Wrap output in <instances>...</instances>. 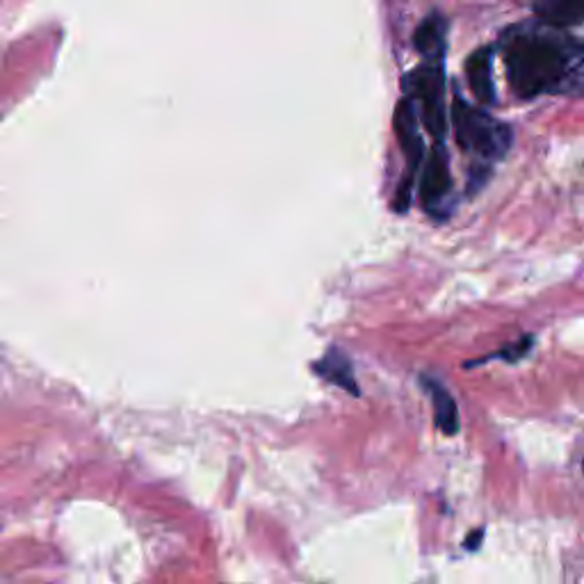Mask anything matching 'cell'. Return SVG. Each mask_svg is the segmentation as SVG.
<instances>
[{
  "mask_svg": "<svg viewBox=\"0 0 584 584\" xmlns=\"http://www.w3.org/2000/svg\"><path fill=\"white\" fill-rule=\"evenodd\" d=\"M577 47L569 35L538 30H513L503 41L507 78L521 99L553 94L571 76Z\"/></svg>",
  "mask_w": 584,
  "mask_h": 584,
  "instance_id": "obj_1",
  "label": "cell"
},
{
  "mask_svg": "<svg viewBox=\"0 0 584 584\" xmlns=\"http://www.w3.org/2000/svg\"><path fill=\"white\" fill-rule=\"evenodd\" d=\"M453 128L457 144L486 163L505 158L513 140L507 124L488 115L486 110L468 103L461 94L453 101Z\"/></svg>",
  "mask_w": 584,
  "mask_h": 584,
  "instance_id": "obj_2",
  "label": "cell"
},
{
  "mask_svg": "<svg viewBox=\"0 0 584 584\" xmlns=\"http://www.w3.org/2000/svg\"><path fill=\"white\" fill-rule=\"evenodd\" d=\"M402 87L407 97L420 107V119L427 132L434 135L436 140H443L447 132L443 60H424L404 78Z\"/></svg>",
  "mask_w": 584,
  "mask_h": 584,
  "instance_id": "obj_3",
  "label": "cell"
},
{
  "mask_svg": "<svg viewBox=\"0 0 584 584\" xmlns=\"http://www.w3.org/2000/svg\"><path fill=\"white\" fill-rule=\"evenodd\" d=\"M393 128H395V138L399 142V149L404 153V158H407V174L397 186V192L393 196V208L397 213H407L411 206V196H414V188H416V178L418 172H422V135H420V110L418 105L404 97L393 115Z\"/></svg>",
  "mask_w": 584,
  "mask_h": 584,
  "instance_id": "obj_4",
  "label": "cell"
},
{
  "mask_svg": "<svg viewBox=\"0 0 584 584\" xmlns=\"http://www.w3.org/2000/svg\"><path fill=\"white\" fill-rule=\"evenodd\" d=\"M420 204L427 215L436 219L450 213V194H453V174L450 158L441 142H436L427 153L422 172H420Z\"/></svg>",
  "mask_w": 584,
  "mask_h": 584,
  "instance_id": "obj_5",
  "label": "cell"
},
{
  "mask_svg": "<svg viewBox=\"0 0 584 584\" xmlns=\"http://www.w3.org/2000/svg\"><path fill=\"white\" fill-rule=\"evenodd\" d=\"M466 78L470 92L482 105H496V85H493V47H480L466 60Z\"/></svg>",
  "mask_w": 584,
  "mask_h": 584,
  "instance_id": "obj_6",
  "label": "cell"
},
{
  "mask_svg": "<svg viewBox=\"0 0 584 584\" xmlns=\"http://www.w3.org/2000/svg\"><path fill=\"white\" fill-rule=\"evenodd\" d=\"M420 381H422V389L432 399L436 427L445 436H455L459 432V407H457L455 397L441 384L439 379L422 377Z\"/></svg>",
  "mask_w": 584,
  "mask_h": 584,
  "instance_id": "obj_7",
  "label": "cell"
},
{
  "mask_svg": "<svg viewBox=\"0 0 584 584\" xmlns=\"http://www.w3.org/2000/svg\"><path fill=\"white\" fill-rule=\"evenodd\" d=\"M414 47L424 60H443L447 47V21L441 12L427 14L420 21L414 33Z\"/></svg>",
  "mask_w": 584,
  "mask_h": 584,
  "instance_id": "obj_8",
  "label": "cell"
},
{
  "mask_svg": "<svg viewBox=\"0 0 584 584\" xmlns=\"http://www.w3.org/2000/svg\"><path fill=\"white\" fill-rule=\"evenodd\" d=\"M532 10L538 21L550 28L584 24V0H550V3H536Z\"/></svg>",
  "mask_w": 584,
  "mask_h": 584,
  "instance_id": "obj_9",
  "label": "cell"
},
{
  "mask_svg": "<svg viewBox=\"0 0 584 584\" xmlns=\"http://www.w3.org/2000/svg\"><path fill=\"white\" fill-rule=\"evenodd\" d=\"M313 370H316L322 379H327L329 384H335V386H341V389L358 395V386H356L350 358L345 354H341L339 350H329L320 358V361L313 364Z\"/></svg>",
  "mask_w": 584,
  "mask_h": 584,
  "instance_id": "obj_10",
  "label": "cell"
},
{
  "mask_svg": "<svg viewBox=\"0 0 584 584\" xmlns=\"http://www.w3.org/2000/svg\"><path fill=\"white\" fill-rule=\"evenodd\" d=\"M532 345H534V335H523V339H519L511 345H505L500 352L482 358V361H478V364H484V361H488V358H505L507 364H516V361H521V358L532 350Z\"/></svg>",
  "mask_w": 584,
  "mask_h": 584,
  "instance_id": "obj_11",
  "label": "cell"
},
{
  "mask_svg": "<svg viewBox=\"0 0 584 584\" xmlns=\"http://www.w3.org/2000/svg\"><path fill=\"white\" fill-rule=\"evenodd\" d=\"M582 468H584V464H582Z\"/></svg>",
  "mask_w": 584,
  "mask_h": 584,
  "instance_id": "obj_12",
  "label": "cell"
}]
</instances>
